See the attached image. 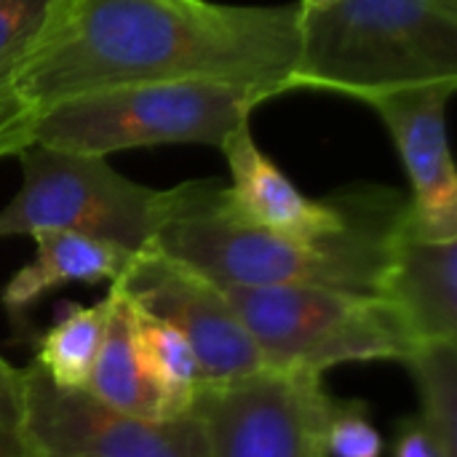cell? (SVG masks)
<instances>
[{"label": "cell", "instance_id": "cell-14", "mask_svg": "<svg viewBox=\"0 0 457 457\" xmlns=\"http://www.w3.org/2000/svg\"><path fill=\"white\" fill-rule=\"evenodd\" d=\"M131 327L139 370L155 396V418L174 420L193 412L201 391V370L190 343L171 324L150 316L134 303Z\"/></svg>", "mask_w": 457, "mask_h": 457}, {"label": "cell", "instance_id": "cell-9", "mask_svg": "<svg viewBox=\"0 0 457 457\" xmlns=\"http://www.w3.org/2000/svg\"><path fill=\"white\" fill-rule=\"evenodd\" d=\"M137 308L171 324L193 348L201 386H220L265 370V361L220 284L158 249L131 254L112 281Z\"/></svg>", "mask_w": 457, "mask_h": 457}, {"label": "cell", "instance_id": "cell-18", "mask_svg": "<svg viewBox=\"0 0 457 457\" xmlns=\"http://www.w3.org/2000/svg\"><path fill=\"white\" fill-rule=\"evenodd\" d=\"M327 457H383V436L372 426L367 404L335 402L327 426Z\"/></svg>", "mask_w": 457, "mask_h": 457}, {"label": "cell", "instance_id": "cell-15", "mask_svg": "<svg viewBox=\"0 0 457 457\" xmlns=\"http://www.w3.org/2000/svg\"><path fill=\"white\" fill-rule=\"evenodd\" d=\"M107 295H110V316H107L102 348H99L86 391L110 410H118L134 418L158 420L155 396L150 386L145 383L137 348H134L131 303L115 284L110 287Z\"/></svg>", "mask_w": 457, "mask_h": 457}, {"label": "cell", "instance_id": "cell-12", "mask_svg": "<svg viewBox=\"0 0 457 457\" xmlns=\"http://www.w3.org/2000/svg\"><path fill=\"white\" fill-rule=\"evenodd\" d=\"M380 297L412 343L457 340V238H420L399 220Z\"/></svg>", "mask_w": 457, "mask_h": 457}, {"label": "cell", "instance_id": "cell-7", "mask_svg": "<svg viewBox=\"0 0 457 457\" xmlns=\"http://www.w3.org/2000/svg\"><path fill=\"white\" fill-rule=\"evenodd\" d=\"M324 375L260 370L249 378L201 386V418L212 457H327L335 399Z\"/></svg>", "mask_w": 457, "mask_h": 457}, {"label": "cell", "instance_id": "cell-3", "mask_svg": "<svg viewBox=\"0 0 457 457\" xmlns=\"http://www.w3.org/2000/svg\"><path fill=\"white\" fill-rule=\"evenodd\" d=\"M457 80V0H332L300 5L292 91L372 99Z\"/></svg>", "mask_w": 457, "mask_h": 457}, {"label": "cell", "instance_id": "cell-5", "mask_svg": "<svg viewBox=\"0 0 457 457\" xmlns=\"http://www.w3.org/2000/svg\"><path fill=\"white\" fill-rule=\"evenodd\" d=\"M265 367L324 375L337 364L404 361L415 345L380 295L324 287H220Z\"/></svg>", "mask_w": 457, "mask_h": 457}, {"label": "cell", "instance_id": "cell-2", "mask_svg": "<svg viewBox=\"0 0 457 457\" xmlns=\"http://www.w3.org/2000/svg\"><path fill=\"white\" fill-rule=\"evenodd\" d=\"M407 201L367 193L348 228L295 238L249 222L217 182H185L153 249L220 287H324L380 295Z\"/></svg>", "mask_w": 457, "mask_h": 457}, {"label": "cell", "instance_id": "cell-10", "mask_svg": "<svg viewBox=\"0 0 457 457\" xmlns=\"http://www.w3.org/2000/svg\"><path fill=\"white\" fill-rule=\"evenodd\" d=\"M455 88L457 80H445L367 99L388 126L412 185L402 225L434 241L457 238V171L447 145V104Z\"/></svg>", "mask_w": 457, "mask_h": 457}, {"label": "cell", "instance_id": "cell-4", "mask_svg": "<svg viewBox=\"0 0 457 457\" xmlns=\"http://www.w3.org/2000/svg\"><path fill=\"white\" fill-rule=\"evenodd\" d=\"M287 94L270 83L182 78L123 86L67 99L43 112L24 134V145L102 155L166 142L222 145L249 120L254 107Z\"/></svg>", "mask_w": 457, "mask_h": 457}, {"label": "cell", "instance_id": "cell-8", "mask_svg": "<svg viewBox=\"0 0 457 457\" xmlns=\"http://www.w3.org/2000/svg\"><path fill=\"white\" fill-rule=\"evenodd\" d=\"M27 434L35 457H212L201 418L147 420L104 407L88 391L54 386L24 370Z\"/></svg>", "mask_w": 457, "mask_h": 457}, {"label": "cell", "instance_id": "cell-13", "mask_svg": "<svg viewBox=\"0 0 457 457\" xmlns=\"http://www.w3.org/2000/svg\"><path fill=\"white\" fill-rule=\"evenodd\" d=\"M32 241L35 260L27 262L0 295V305L11 316H21L43 295L64 284H112L131 260V252L115 244L64 230H37Z\"/></svg>", "mask_w": 457, "mask_h": 457}, {"label": "cell", "instance_id": "cell-19", "mask_svg": "<svg viewBox=\"0 0 457 457\" xmlns=\"http://www.w3.org/2000/svg\"><path fill=\"white\" fill-rule=\"evenodd\" d=\"M0 457H35L27 434L24 370L0 356Z\"/></svg>", "mask_w": 457, "mask_h": 457}, {"label": "cell", "instance_id": "cell-1", "mask_svg": "<svg viewBox=\"0 0 457 457\" xmlns=\"http://www.w3.org/2000/svg\"><path fill=\"white\" fill-rule=\"evenodd\" d=\"M297 56L300 3L56 0L43 27L0 64V161L67 99L182 78L292 91Z\"/></svg>", "mask_w": 457, "mask_h": 457}, {"label": "cell", "instance_id": "cell-6", "mask_svg": "<svg viewBox=\"0 0 457 457\" xmlns=\"http://www.w3.org/2000/svg\"><path fill=\"white\" fill-rule=\"evenodd\" d=\"M16 158L21 163V187L0 209V238L64 230L137 254L155 244L177 204V187L153 190L137 185L120 177L102 155L29 142Z\"/></svg>", "mask_w": 457, "mask_h": 457}, {"label": "cell", "instance_id": "cell-21", "mask_svg": "<svg viewBox=\"0 0 457 457\" xmlns=\"http://www.w3.org/2000/svg\"><path fill=\"white\" fill-rule=\"evenodd\" d=\"M394 457H450L442 445L428 434V428L420 423V418H407L396 428V445Z\"/></svg>", "mask_w": 457, "mask_h": 457}, {"label": "cell", "instance_id": "cell-11", "mask_svg": "<svg viewBox=\"0 0 457 457\" xmlns=\"http://www.w3.org/2000/svg\"><path fill=\"white\" fill-rule=\"evenodd\" d=\"M228 158L233 185L230 204L254 225L295 238H324L340 233L359 214L364 195H340L329 201L305 198L287 174L257 147L249 120L236 126L220 145Z\"/></svg>", "mask_w": 457, "mask_h": 457}, {"label": "cell", "instance_id": "cell-20", "mask_svg": "<svg viewBox=\"0 0 457 457\" xmlns=\"http://www.w3.org/2000/svg\"><path fill=\"white\" fill-rule=\"evenodd\" d=\"M56 0H0V64H5L46 21Z\"/></svg>", "mask_w": 457, "mask_h": 457}, {"label": "cell", "instance_id": "cell-17", "mask_svg": "<svg viewBox=\"0 0 457 457\" xmlns=\"http://www.w3.org/2000/svg\"><path fill=\"white\" fill-rule=\"evenodd\" d=\"M402 364L410 367L420 396V423L457 457V340L415 343Z\"/></svg>", "mask_w": 457, "mask_h": 457}, {"label": "cell", "instance_id": "cell-22", "mask_svg": "<svg viewBox=\"0 0 457 457\" xmlns=\"http://www.w3.org/2000/svg\"><path fill=\"white\" fill-rule=\"evenodd\" d=\"M327 3H332V0H300V5H305V8H316V5H327Z\"/></svg>", "mask_w": 457, "mask_h": 457}, {"label": "cell", "instance_id": "cell-16", "mask_svg": "<svg viewBox=\"0 0 457 457\" xmlns=\"http://www.w3.org/2000/svg\"><path fill=\"white\" fill-rule=\"evenodd\" d=\"M110 316V295L94 305L70 308L40 340L35 367L59 388L86 391L96 364L104 327Z\"/></svg>", "mask_w": 457, "mask_h": 457}]
</instances>
